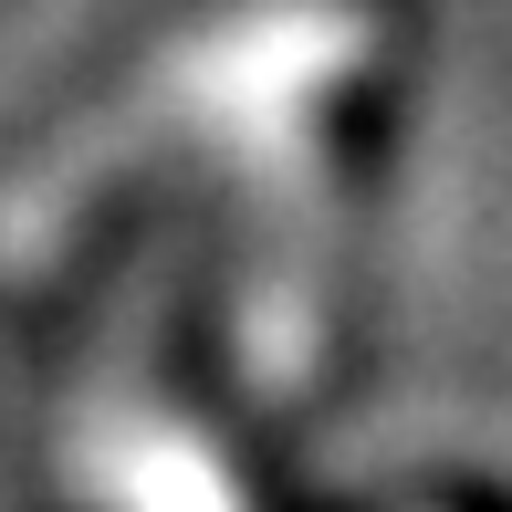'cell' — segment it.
Listing matches in <instances>:
<instances>
[{
	"label": "cell",
	"instance_id": "6da1fadb",
	"mask_svg": "<svg viewBox=\"0 0 512 512\" xmlns=\"http://www.w3.org/2000/svg\"><path fill=\"white\" fill-rule=\"evenodd\" d=\"M377 11L366 0H241V11L178 32L126 95L63 126L32 168L0 189V272H32L63 230L147 157H220L262 199V241H324V105L366 74Z\"/></svg>",
	"mask_w": 512,
	"mask_h": 512
},
{
	"label": "cell",
	"instance_id": "7a4b0ae2",
	"mask_svg": "<svg viewBox=\"0 0 512 512\" xmlns=\"http://www.w3.org/2000/svg\"><path fill=\"white\" fill-rule=\"evenodd\" d=\"M74 492L95 512H251L220 439L136 398H115L74 429Z\"/></svg>",
	"mask_w": 512,
	"mask_h": 512
}]
</instances>
